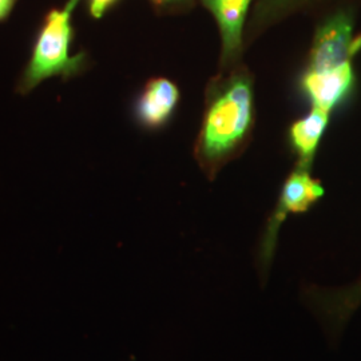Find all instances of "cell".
Masks as SVG:
<instances>
[{"instance_id":"1","label":"cell","mask_w":361,"mask_h":361,"mask_svg":"<svg viewBox=\"0 0 361 361\" xmlns=\"http://www.w3.org/2000/svg\"><path fill=\"white\" fill-rule=\"evenodd\" d=\"M253 92L247 78L235 77L207 110L201 150L207 159H219L237 146L250 126Z\"/></svg>"},{"instance_id":"2","label":"cell","mask_w":361,"mask_h":361,"mask_svg":"<svg viewBox=\"0 0 361 361\" xmlns=\"http://www.w3.org/2000/svg\"><path fill=\"white\" fill-rule=\"evenodd\" d=\"M78 0H71L65 10H54L47 15L39 34L32 56L20 82V91H31L40 82L54 75L63 78L77 75L85 65V54L70 55L73 39L71 11Z\"/></svg>"},{"instance_id":"3","label":"cell","mask_w":361,"mask_h":361,"mask_svg":"<svg viewBox=\"0 0 361 361\" xmlns=\"http://www.w3.org/2000/svg\"><path fill=\"white\" fill-rule=\"evenodd\" d=\"M323 194L322 183L310 177L308 164L304 162L285 182L279 205L271 214L259 246L258 268L261 271V279H267L268 276L274 246L277 241V233L288 214L307 212L319 198L323 197Z\"/></svg>"},{"instance_id":"4","label":"cell","mask_w":361,"mask_h":361,"mask_svg":"<svg viewBox=\"0 0 361 361\" xmlns=\"http://www.w3.org/2000/svg\"><path fill=\"white\" fill-rule=\"evenodd\" d=\"M361 47L360 38H352V20L347 13H337L319 28L312 54L310 71L323 73L349 62Z\"/></svg>"},{"instance_id":"5","label":"cell","mask_w":361,"mask_h":361,"mask_svg":"<svg viewBox=\"0 0 361 361\" xmlns=\"http://www.w3.org/2000/svg\"><path fill=\"white\" fill-rule=\"evenodd\" d=\"M352 82L353 73L347 62L323 73L308 71L302 79V87L316 109L329 113L348 92Z\"/></svg>"},{"instance_id":"6","label":"cell","mask_w":361,"mask_h":361,"mask_svg":"<svg viewBox=\"0 0 361 361\" xmlns=\"http://www.w3.org/2000/svg\"><path fill=\"white\" fill-rule=\"evenodd\" d=\"M207 8L214 13L219 22L224 56L231 58L240 50L243 26L252 0H204Z\"/></svg>"},{"instance_id":"7","label":"cell","mask_w":361,"mask_h":361,"mask_svg":"<svg viewBox=\"0 0 361 361\" xmlns=\"http://www.w3.org/2000/svg\"><path fill=\"white\" fill-rule=\"evenodd\" d=\"M178 89L168 79H154L143 91L138 104V116L143 123L158 126L164 123L178 102Z\"/></svg>"},{"instance_id":"8","label":"cell","mask_w":361,"mask_h":361,"mask_svg":"<svg viewBox=\"0 0 361 361\" xmlns=\"http://www.w3.org/2000/svg\"><path fill=\"white\" fill-rule=\"evenodd\" d=\"M328 114L329 113L314 107L310 116L296 122L292 128V141L300 155H302L304 164L310 165V159L317 147V143L326 128Z\"/></svg>"},{"instance_id":"9","label":"cell","mask_w":361,"mask_h":361,"mask_svg":"<svg viewBox=\"0 0 361 361\" xmlns=\"http://www.w3.org/2000/svg\"><path fill=\"white\" fill-rule=\"evenodd\" d=\"M301 1L302 0H261L257 10V16L258 15L261 18L276 16Z\"/></svg>"},{"instance_id":"10","label":"cell","mask_w":361,"mask_h":361,"mask_svg":"<svg viewBox=\"0 0 361 361\" xmlns=\"http://www.w3.org/2000/svg\"><path fill=\"white\" fill-rule=\"evenodd\" d=\"M116 0H90V13L94 18H101L104 11Z\"/></svg>"},{"instance_id":"11","label":"cell","mask_w":361,"mask_h":361,"mask_svg":"<svg viewBox=\"0 0 361 361\" xmlns=\"http://www.w3.org/2000/svg\"><path fill=\"white\" fill-rule=\"evenodd\" d=\"M13 3H15V0H0V19L6 18L10 13Z\"/></svg>"},{"instance_id":"12","label":"cell","mask_w":361,"mask_h":361,"mask_svg":"<svg viewBox=\"0 0 361 361\" xmlns=\"http://www.w3.org/2000/svg\"><path fill=\"white\" fill-rule=\"evenodd\" d=\"M155 1H159V3H161V1H164V0H155Z\"/></svg>"},{"instance_id":"13","label":"cell","mask_w":361,"mask_h":361,"mask_svg":"<svg viewBox=\"0 0 361 361\" xmlns=\"http://www.w3.org/2000/svg\"><path fill=\"white\" fill-rule=\"evenodd\" d=\"M164 1H168V0H164Z\"/></svg>"}]
</instances>
